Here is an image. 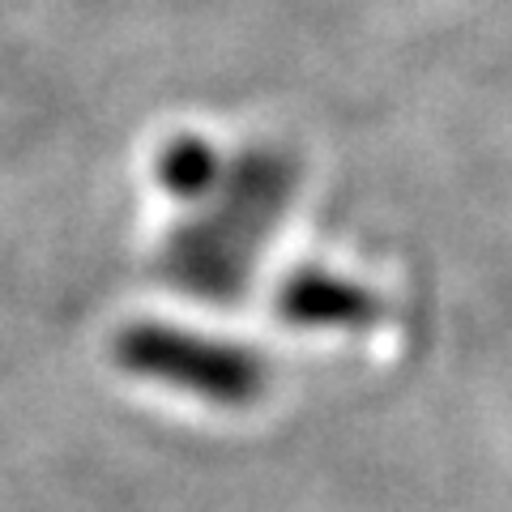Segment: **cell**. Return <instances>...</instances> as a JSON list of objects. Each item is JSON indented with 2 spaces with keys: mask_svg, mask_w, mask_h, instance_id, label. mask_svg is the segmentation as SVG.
<instances>
[{
  "mask_svg": "<svg viewBox=\"0 0 512 512\" xmlns=\"http://www.w3.org/2000/svg\"><path fill=\"white\" fill-rule=\"evenodd\" d=\"M282 316L295 320V325H363V320L376 316V303L346 282L303 274L286 286Z\"/></svg>",
  "mask_w": 512,
  "mask_h": 512,
  "instance_id": "2",
  "label": "cell"
},
{
  "mask_svg": "<svg viewBox=\"0 0 512 512\" xmlns=\"http://www.w3.org/2000/svg\"><path fill=\"white\" fill-rule=\"evenodd\" d=\"M210 167H214V154L197 146V141H180L171 146L163 158V184L175 192H197L210 184Z\"/></svg>",
  "mask_w": 512,
  "mask_h": 512,
  "instance_id": "3",
  "label": "cell"
},
{
  "mask_svg": "<svg viewBox=\"0 0 512 512\" xmlns=\"http://www.w3.org/2000/svg\"><path fill=\"white\" fill-rule=\"evenodd\" d=\"M116 359L137 376L175 384L210 402H252L265 389V367L256 363L248 350L239 346H222L214 338H197L184 329H167V325H133L120 333L116 342Z\"/></svg>",
  "mask_w": 512,
  "mask_h": 512,
  "instance_id": "1",
  "label": "cell"
}]
</instances>
